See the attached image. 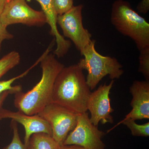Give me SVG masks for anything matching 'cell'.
Returning <instances> with one entry per match:
<instances>
[{
	"mask_svg": "<svg viewBox=\"0 0 149 149\" xmlns=\"http://www.w3.org/2000/svg\"><path fill=\"white\" fill-rule=\"evenodd\" d=\"M52 45L51 43L43 54L40 62L42 76L39 83L26 93L21 91L15 94V107L19 111L28 115L38 114L52 102L55 81L65 67L54 54H49Z\"/></svg>",
	"mask_w": 149,
	"mask_h": 149,
	"instance_id": "obj_1",
	"label": "cell"
},
{
	"mask_svg": "<svg viewBox=\"0 0 149 149\" xmlns=\"http://www.w3.org/2000/svg\"><path fill=\"white\" fill-rule=\"evenodd\" d=\"M91 93L83 70L77 64L64 67L55 81L52 102L77 113H83L88 111Z\"/></svg>",
	"mask_w": 149,
	"mask_h": 149,
	"instance_id": "obj_2",
	"label": "cell"
},
{
	"mask_svg": "<svg viewBox=\"0 0 149 149\" xmlns=\"http://www.w3.org/2000/svg\"><path fill=\"white\" fill-rule=\"evenodd\" d=\"M111 22L123 35L135 42L139 51L149 47V24L124 0H116L112 6Z\"/></svg>",
	"mask_w": 149,
	"mask_h": 149,
	"instance_id": "obj_3",
	"label": "cell"
},
{
	"mask_svg": "<svg viewBox=\"0 0 149 149\" xmlns=\"http://www.w3.org/2000/svg\"><path fill=\"white\" fill-rule=\"evenodd\" d=\"M95 41L92 40L85 47L80 59L77 63L81 69L85 70L88 73L86 83L91 90H93L103 77L109 75L110 78L114 80L119 79L124 71L123 66L115 58L102 55L96 50Z\"/></svg>",
	"mask_w": 149,
	"mask_h": 149,
	"instance_id": "obj_4",
	"label": "cell"
},
{
	"mask_svg": "<svg viewBox=\"0 0 149 149\" xmlns=\"http://www.w3.org/2000/svg\"><path fill=\"white\" fill-rule=\"evenodd\" d=\"M38 114L49 123L52 128V137L61 146L68 135L76 126L79 113L51 102Z\"/></svg>",
	"mask_w": 149,
	"mask_h": 149,
	"instance_id": "obj_5",
	"label": "cell"
},
{
	"mask_svg": "<svg viewBox=\"0 0 149 149\" xmlns=\"http://www.w3.org/2000/svg\"><path fill=\"white\" fill-rule=\"evenodd\" d=\"M0 21L6 27L16 24L41 27L47 23L43 12L32 8L25 0L6 1L0 15Z\"/></svg>",
	"mask_w": 149,
	"mask_h": 149,
	"instance_id": "obj_6",
	"label": "cell"
},
{
	"mask_svg": "<svg viewBox=\"0 0 149 149\" xmlns=\"http://www.w3.org/2000/svg\"><path fill=\"white\" fill-rule=\"evenodd\" d=\"M83 5L73 6L69 10L58 15L57 23L62 29L64 37L70 39L80 54L91 43L92 35L84 27L83 23Z\"/></svg>",
	"mask_w": 149,
	"mask_h": 149,
	"instance_id": "obj_7",
	"label": "cell"
},
{
	"mask_svg": "<svg viewBox=\"0 0 149 149\" xmlns=\"http://www.w3.org/2000/svg\"><path fill=\"white\" fill-rule=\"evenodd\" d=\"M105 133L90 120L87 112L79 113L75 128L69 133L63 145H77L85 149H105L102 139Z\"/></svg>",
	"mask_w": 149,
	"mask_h": 149,
	"instance_id": "obj_8",
	"label": "cell"
},
{
	"mask_svg": "<svg viewBox=\"0 0 149 149\" xmlns=\"http://www.w3.org/2000/svg\"><path fill=\"white\" fill-rule=\"evenodd\" d=\"M114 83L112 80L109 84L104 83L99 86L97 90L91 93L87 103V109L91 113L90 120L97 127L99 123L102 124L112 123L113 118L111 115L114 109L111 105L109 94Z\"/></svg>",
	"mask_w": 149,
	"mask_h": 149,
	"instance_id": "obj_9",
	"label": "cell"
},
{
	"mask_svg": "<svg viewBox=\"0 0 149 149\" xmlns=\"http://www.w3.org/2000/svg\"><path fill=\"white\" fill-rule=\"evenodd\" d=\"M10 118L24 126L25 129L24 144L27 146L31 136L35 133H44L52 136L50 125L38 114L28 115L22 112L13 111L2 108L0 110V120Z\"/></svg>",
	"mask_w": 149,
	"mask_h": 149,
	"instance_id": "obj_10",
	"label": "cell"
},
{
	"mask_svg": "<svg viewBox=\"0 0 149 149\" xmlns=\"http://www.w3.org/2000/svg\"><path fill=\"white\" fill-rule=\"evenodd\" d=\"M130 92L133 96L130 102L132 109L123 119H149V81L135 80L130 86Z\"/></svg>",
	"mask_w": 149,
	"mask_h": 149,
	"instance_id": "obj_11",
	"label": "cell"
},
{
	"mask_svg": "<svg viewBox=\"0 0 149 149\" xmlns=\"http://www.w3.org/2000/svg\"><path fill=\"white\" fill-rule=\"evenodd\" d=\"M40 3L42 11L45 15L47 23L50 27V34L54 37L57 46L53 54L58 58L63 57L68 52L71 47V42L65 40L59 32L57 28V14L52 0H35Z\"/></svg>",
	"mask_w": 149,
	"mask_h": 149,
	"instance_id": "obj_12",
	"label": "cell"
},
{
	"mask_svg": "<svg viewBox=\"0 0 149 149\" xmlns=\"http://www.w3.org/2000/svg\"><path fill=\"white\" fill-rule=\"evenodd\" d=\"M59 146L52 136L39 133L31 136L26 148V149H58Z\"/></svg>",
	"mask_w": 149,
	"mask_h": 149,
	"instance_id": "obj_13",
	"label": "cell"
},
{
	"mask_svg": "<svg viewBox=\"0 0 149 149\" xmlns=\"http://www.w3.org/2000/svg\"><path fill=\"white\" fill-rule=\"evenodd\" d=\"M121 124L126 125L130 129L131 134L133 136L144 137H148L149 136V122L145 124L139 125L136 123L135 120L130 119H123L114 127L107 131V133L111 131L113 129Z\"/></svg>",
	"mask_w": 149,
	"mask_h": 149,
	"instance_id": "obj_14",
	"label": "cell"
},
{
	"mask_svg": "<svg viewBox=\"0 0 149 149\" xmlns=\"http://www.w3.org/2000/svg\"><path fill=\"white\" fill-rule=\"evenodd\" d=\"M20 56L16 51H12L4 56L0 59V79L2 77L19 64Z\"/></svg>",
	"mask_w": 149,
	"mask_h": 149,
	"instance_id": "obj_15",
	"label": "cell"
},
{
	"mask_svg": "<svg viewBox=\"0 0 149 149\" xmlns=\"http://www.w3.org/2000/svg\"><path fill=\"white\" fill-rule=\"evenodd\" d=\"M38 63V62H36L35 64L32 65V66L30 67L29 69H27L26 71H25L22 74H20V75H19L16 77H13V78H11L8 80L0 81V93H3V92H5L6 91H9V90L17 91H21L22 87L20 85H16V86H13L12 84H13V83L15 80L24 77L33 68L36 66Z\"/></svg>",
	"mask_w": 149,
	"mask_h": 149,
	"instance_id": "obj_16",
	"label": "cell"
},
{
	"mask_svg": "<svg viewBox=\"0 0 149 149\" xmlns=\"http://www.w3.org/2000/svg\"><path fill=\"white\" fill-rule=\"evenodd\" d=\"M140 51L139 71L143 75L146 80H149V47Z\"/></svg>",
	"mask_w": 149,
	"mask_h": 149,
	"instance_id": "obj_17",
	"label": "cell"
},
{
	"mask_svg": "<svg viewBox=\"0 0 149 149\" xmlns=\"http://www.w3.org/2000/svg\"><path fill=\"white\" fill-rule=\"evenodd\" d=\"M11 127L13 130L12 140L10 144L4 149H26L25 145L20 140L17 123L12 120Z\"/></svg>",
	"mask_w": 149,
	"mask_h": 149,
	"instance_id": "obj_18",
	"label": "cell"
},
{
	"mask_svg": "<svg viewBox=\"0 0 149 149\" xmlns=\"http://www.w3.org/2000/svg\"><path fill=\"white\" fill-rule=\"evenodd\" d=\"M57 14L61 15L73 6V0H52Z\"/></svg>",
	"mask_w": 149,
	"mask_h": 149,
	"instance_id": "obj_19",
	"label": "cell"
},
{
	"mask_svg": "<svg viewBox=\"0 0 149 149\" xmlns=\"http://www.w3.org/2000/svg\"><path fill=\"white\" fill-rule=\"evenodd\" d=\"M13 37V35L8 31L7 27L4 26L0 21V52L3 41L5 40H11Z\"/></svg>",
	"mask_w": 149,
	"mask_h": 149,
	"instance_id": "obj_20",
	"label": "cell"
},
{
	"mask_svg": "<svg viewBox=\"0 0 149 149\" xmlns=\"http://www.w3.org/2000/svg\"><path fill=\"white\" fill-rule=\"evenodd\" d=\"M137 9L141 13H147L149 10V0H142L137 6Z\"/></svg>",
	"mask_w": 149,
	"mask_h": 149,
	"instance_id": "obj_21",
	"label": "cell"
},
{
	"mask_svg": "<svg viewBox=\"0 0 149 149\" xmlns=\"http://www.w3.org/2000/svg\"><path fill=\"white\" fill-rule=\"evenodd\" d=\"M18 92H19V91L9 90V91H6L0 93V110L2 108V106L4 103V102L5 101L6 98L8 97L9 95L11 94H15V93Z\"/></svg>",
	"mask_w": 149,
	"mask_h": 149,
	"instance_id": "obj_22",
	"label": "cell"
},
{
	"mask_svg": "<svg viewBox=\"0 0 149 149\" xmlns=\"http://www.w3.org/2000/svg\"><path fill=\"white\" fill-rule=\"evenodd\" d=\"M58 149H85L83 147L77 145H62L59 147Z\"/></svg>",
	"mask_w": 149,
	"mask_h": 149,
	"instance_id": "obj_23",
	"label": "cell"
},
{
	"mask_svg": "<svg viewBox=\"0 0 149 149\" xmlns=\"http://www.w3.org/2000/svg\"><path fill=\"white\" fill-rule=\"evenodd\" d=\"M6 2V0H0V15L2 12Z\"/></svg>",
	"mask_w": 149,
	"mask_h": 149,
	"instance_id": "obj_24",
	"label": "cell"
},
{
	"mask_svg": "<svg viewBox=\"0 0 149 149\" xmlns=\"http://www.w3.org/2000/svg\"><path fill=\"white\" fill-rule=\"evenodd\" d=\"M6 1H9V0H6Z\"/></svg>",
	"mask_w": 149,
	"mask_h": 149,
	"instance_id": "obj_25",
	"label": "cell"
}]
</instances>
